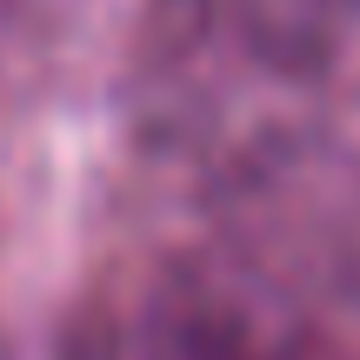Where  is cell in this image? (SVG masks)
<instances>
[{
	"instance_id": "6da1fadb",
	"label": "cell",
	"mask_w": 360,
	"mask_h": 360,
	"mask_svg": "<svg viewBox=\"0 0 360 360\" xmlns=\"http://www.w3.org/2000/svg\"><path fill=\"white\" fill-rule=\"evenodd\" d=\"M254 247L327 294H360V154L327 141H287L247 174Z\"/></svg>"
}]
</instances>
